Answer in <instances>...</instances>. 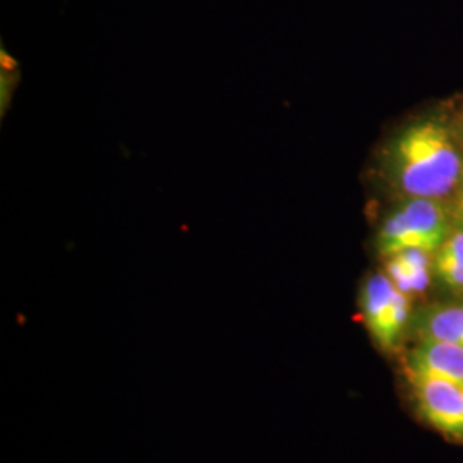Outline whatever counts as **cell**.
Segmentation results:
<instances>
[{"label": "cell", "mask_w": 463, "mask_h": 463, "mask_svg": "<svg viewBox=\"0 0 463 463\" xmlns=\"http://www.w3.org/2000/svg\"><path fill=\"white\" fill-rule=\"evenodd\" d=\"M462 184H463V170H462Z\"/></svg>", "instance_id": "8fae6325"}, {"label": "cell", "mask_w": 463, "mask_h": 463, "mask_svg": "<svg viewBox=\"0 0 463 463\" xmlns=\"http://www.w3.org/2000/svg\"><path fill=\"white\" fill-rule=\"evenodd\" d=\"M405 371L463 386V347L441 340H419L409 352Z\"/></svg>", "instance_id": "5b68a950"}, {"label": "cell", "mask_w": 463, "mask_h": 463, "mask_svg": "<svg viewBox=\"0 0 463 463\" xmlns=\"http://www.w3.org/2000/svg\"><path fill=\"white\" fill-rule=\"evenodd\" d=\"M453 213H455V218H457V222L460 223V227H462L463 229V194L462 198L458 199V203H457V206H455Z\"/></svg>", "instance_id": "30bf717a"}, {"label": "cell", "mask_w": 463, "mask_h": 463, "mask_svg": "<svg viewBox=\"0 0 463 463\" xmlns=\"http://www.w3.org/2000/svg\"><path fill=\"white\" fill-rule=\"evenodd\" d=\"M432 268L439 280L443 281L449 290L463 294V265L432 258Z\"/></svg>", "instance_id": "ba28073f"}, {"label": "cell", "mask_w": 463, "mask_h": 463, "mask_svg": "<svg viewBox=\"0 0 463 463\" xmlns=\"http://www.w3.org/2000/svg\"><path fill=\"white\" fill-rule=\"evenodd\" d=\"M420 417L449 439L463 441V386L405 371Z\"/></svg>", "instance_id": "277c9868"}, {"label": "cell", "mask_w": 463, "mask_h": 463, "mask_svg": "<svg viewBox=\"0 0 463 463\" xmlns=\"http://www.w3.org/2000/svg\"><path fill=\"white\" fill-rule=\"evenodd\" d=\"M462 131H463V124H462Z\"/></svg>", "instance_id": "7c38bea8"}, {"label": "cell", "mask_w": 463, "mask_h": 463, "mask_svg": "<svg viewBox=\"0 0 463 463\" xmlns=\"http://www.w3.org/2000/svg\"><path fill=\"white\" fill-rule=\"evenodd\" d=\"M386 168L409 198L443 199L462 181V158L449 131L436 118L419 120L398 134Z\"/></svg>", "instance_id": "6da1fadb"}, {"label": "cell", "mask_w": 463, "mask_h": 463, "mask_svg": "<svg viewBox=\"0 0 463 463\" xmlns=\"http://www.w3.org/2000/svg\"><path fill=\"white\" fill-rule=\"evenodd\" d=\"M361 311L373 340L383 352H395L411 317V298L402 294L386 273L365 281Z\"/></svg>", "instance_id": "3957f363"}, {"label": "cell", "mask_w": 463, "mask_h": 463, "mask_svg": "<svg viewBox=\"0 0 463 463\" xmlns=\"http://www.w3.org/2000/svg\"><path fill=\"white\" fill-rule=\"evenodd\" d=\"M419 340H441L463 347V304H432L412 321Z\"/></svg>", "instance_id": "8992f818"}, {"label": "cell", "mask_w": 463, "mask_h": 463, "mask_svg": "<svg viewBox=\"0 0 463 463\" xmlns=\"http://www.w3.org/2000/svg\"><path fill=\"white\" fill-rule=\"evenodd\" d=\"M449 235V212L441 199L411 198L384 220L376 248L383 258L405 249L434 254Z\"/></svg>", "instance_id": "7a4b0ae2"}, {"label": "cell", "mask_w": 463, "mask_h": 463, "mask_svg": "<svg viewBox=\"0 0 463 463\" xmlns=\"http://www.w3.org/2000/svg\"><path fill=\"white\" fill-rule=\"evenodd\" d=\"M432 258L463 265V229L449 232L447 241L432 254Z\"/></svg>", "instance_id": "9c48e42d"}, {"label": "cell", "mask_w": 463, "mask_h": 463, "mask_svg": "<svg viewBox=\"0 0 463 463\" xmlns=\"http://www.w3.org/2000/svg\"><path fill=\"white\" fill-rule=\"evenodd\" d=\"M430 252L422 249H405L386 258V275L402 294L412 298L430 287Z\"/></svg>", "instance_id": "52a82bcc"}]
</instances>
